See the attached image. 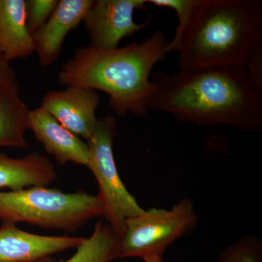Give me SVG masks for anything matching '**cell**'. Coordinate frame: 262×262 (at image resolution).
Listing matches in <instances>:
<instances>
[{"label":"cell","mask_w":262,"mask_h":262,"mask_svg":"<svg viewBox=\"0 0 262 262\" xmlns=\"http://www.w3.org/2000/svg\"><path fill=\"white\" fill-rule=\"evenodd\" d=\"M151 80L148 112L170 114L200 126L261 128L262 73L251 67L157 72Z\"/></svg>","instance_id":"cell-1"},{"label":"cell","mask_w":262,"mask_h":262,"mask_svg":"<svg viewBox=\"0 0 262 262\" xmlns=\"http://www.w3.org/2000/svg\"><path fill=\"white\" fill-rule=\"evenodd\" d=\"M176 53L179 70L249 67L262 73V3L198 0Z\"/></svg>","instance_id":"cell-2"},{"label":"cell","mask_w":262,"mask_h":262,"mask_svg":"<svg viewBox=\"0 0 262 262\" xmlns=\"http://www.w3.org/2000/svg\"><path fill=\"white\" fill-rule=\"evenodd\" d=\"M168 43L165 34L158 31L125 47L77 48L58 71V81L63 85L102 91L119 116H144L153 89L151 70L166 54Z\"/></svg>","instance_id":"cell-3"},{"label":"cell","mask_w":262,"mask_h":262,"mask_svg":"<svg viewBox=\"0 0 262 262\" xmlns=\"http://www.w3.org/2000/svg\"><path fill=\"white\" fill-rule=\"evenodd\" d=\"M103 215V207L98 196L83 191L64 193L39 187L0 192L2 222L15 225L24 222L72 233Z\"/></svg>","instance_id":"cell-4"},{"label":"cell","mask_w":262,"mask_h":262,"mask_svg":"<svg viewBox=\"0 0 262 262\" xmlns=\"http://www.w3.org/2000/svg\"><path fill=\"white\" fill-rule=\"evenodd\" d=\"M117 134L116 118L106 115L98 120L94 134L86 142L90 152L88 168L99 187L97 195L102 203L103 216L120 237L127 219L141 214L144 210L127 190L117 170L113 152Z\"/></svg>","instance_id":"cell-5"},{"label":"cell","mask_w":262,"mask_h":262,"mask_svg":"<svg viewBox=\"0 0 262 262\" xmlns=\"http://www.w3.org/2000/svg\"><path fill=\"white\" fill-rule=\"evenodd\" d=\"M198 220L189 198H184L170 210H144L125 222L119 244L118 258L163 257L167 248L192 229Z\"/></svg>","instance_id":"cell-6"},{"label":"cell","mask_w":262,"mask_h":262,"mask_svg":"<svg viewBox=\"0 0 262 262\" xmlns=\"http://www.w3.org/2000/svg\"><path fill=\"white\" fill-rule=\"evenodd\" d=\"M147 3V0L94 1L83 20L91 46L117 48L122 39L144 29L151 19L137 24L134 14L136 10L145 9Z\"/></svg>","instance_id":"cell-7"},{"label":"cell","mask_w":262,"mask_h":262,"mask_svg":"<svg viewBox=\"0 0 262 262\" xmlns=\"http://www.w3.org/2000/svg\"><path fill=\"white\" fill-rule=\"evenodd\" d=\"M99 103L97 91L70 85L62 91H48L41 107L66 128L88 141L97 126L96 110Z\"/></svg>","instance_id":"cell-8"},{"label":"cell","mask_w":262,"mask_h":262,"mask_svg":"<svg viewBox=\"0 0 262 262\" xmlns=\"http://www.w3.org/2000/svg\"><path fill=\"white\" fill-rule=\"evenodd\" d=\"M0 262H36L78 247L84 237L46 236L30 233L15 224L2 222Z\"/></svg>","instance_id":"cell-9"},{"label":"cell","mask_w":262,"mask_h":262,"mask_svg":"<svg viewBox=\"0 0 262 262\" xmlns=\"http://www.w3.org/2000/svg\"><path fill=\"white\" fill-rule=\"evenodd\" d=\"M94 0H61L44 25L32 36L34 52L44 67L56 63L69 33L83 21Z\"/></svg>","instance_id":"cell-10"},{"label":"cell","mask_w":262,"mask_h":262,"mask_svg":"<svg viewBox=\"0 0 262 262\" xmlns=\"http://www.w3.org/2000/svg\"><path fill=\"white\" fill-rule=\"evenodd\" d=\"M27 129L32 131L48 154L55 158L59 165L75 163L89 167L87 142L63 127L41 106L29 111Z\"/></svg>","instance_id":"cell-11"},{"label":"cell","mask_w":262,"mask_h":262,"mask_svg":"<svg viewBox=\"0 0 262 262\" xmlns=\"http://www.w3.org/2000/svg\"><path fill=\"white\" fill-rule=\"evenodd\" d=\"M57 177L54 165L40 153L34 151L20 159L0 153V189L18 191L47 187Z\"/></svg>","instance_id":"cell-12"},{"label":"cell","mask_w":262,"mask_h":262,"mask_svg":"<svg viewBox=\"0 0 262 262\" xmlns=\"http://www.w3.org/2000/svg\"><path fill=\"white\" fill-rule=\"evenodd\" d=\"M34 53L27 25L26 1L0 0V56L10 61Z\"/></svg>","instance_id":"cell-13"},{"label":"cell","mask_w":262,"mask_h":262,"mask_svg":"<svg viewBox=\"0 0 262 262\" xmlns=\"http://www.w3.org/2000/svg\"><path fill=\"white\" fill-rule=\"evenodd\" d=\"M29 111L16 81L0 86V147H29L25 134Z\"/></svg>","instance_id":"cell-14"},{"label":"cell","mask_w":262,"mask_h":262,"mask_svg":"<svg viewBox=\"0 0 262 262\" xmlns=\"http://www.w3.org/2000/svg\"><path fill=\"white\" fill-rule=\"evenodd\" d=\"M120 236L107 223L98 221L89 237L76 248L75 254L58 262H110L118 258Z\"/></svg>","instance_id":"cell-15"},{"label":"cell","mask_w":262,"mask_h":262,"mask_svg":"<svg viewBox=\"0 0 262 262\" xmlns=\"http://www.w3.org/2000/svg\"><path fill=\"white\" fill-rule=\"evenodd\" d=\"M220 262H262V243L256 236H244L227 246L219 256Z\"/></svg>","instance_id":"cell-16"},{"label":"cell","mask_w":262,"mask_h":262,"mask_svg":"<svg viewBox=\"0 0 262 262\" xmlns=\"http://www.w3.org/2000/svg\"><path fill=\"white\" fill-rule=\"evenodd\" d=\"M198 0H149L148 3L156 5L159 8L173 9L177 13L179 24L176 29L175 35L171 41H169L167 53L177 51L179 40L183 33L192 18L193 12L198 5Z\"/></svg>","instance_id":"cell-17"},{"label":"cell","mask_w":262,"mask_h":262,"mask_svg":"<svg viewBox=\"0 0 262 262\" xmlns=\"http://www.w3.org/2000/svg\"><path fill=\"white\" fill-rule=\"evenodd\" d=\"M58 3V0L26 1L27 25L31 35H34L48 21Z\"/></svg>","instance_id":"cell-18"},{"label":"cell","mask_w":262,"mask_h":262,"mask_svg":"<svg viewBox=\"0 0 262 262\" xmlns=\"http://www.w3.org/2000/svg\"><path fill=\"white\" fill-rule=\"evenodd\" d=\"M13 81H16L14 69L10 65V61L0 56V86Z\"/></svg>","instance_id":"cell-19"},{"label":"cell","mask_w":262,"mask_h":262,"mask_svg":"<svg viewBox=\"0 0 262 262\" xmlns=\"http://www.w3.org/2000/svg\"><path fill=\"white\" fill-rule=\"evenodd\" d=\"M145 262H164L163 257H159V256H151V257H147L144 258Z\"/></svg>","instance_id":"cell-20"},{"label":"cell","mask_w":262,"mask_h":262,"mask_svg":"<svg viewBox=\"0 0 262 262\" xmlns=\"http://www.w3.org/2000/svg\"><path fill=\"white\" fill-rule=\"evenodd\" d=\"M36 262H54V259H53V258L52 257H48L43 258V259L39 260V261Z\"/></svg>","instance_id":"cell-21"}]
</instances>
